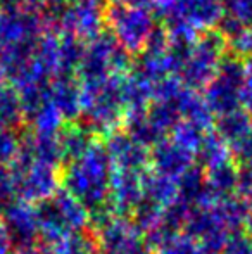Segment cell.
Masks as SVG:
<instances>
[{
    "label": "cell",
    "mask_w": 252,
    "mask_h": 254,
    "mask_svg": "<svg viewBox=\"0 0 252 254\" xmlns=\"http://www.w3.org/2000/svg\"><path fill=\"white\" fill-rule=\"evenodd\" d=\"M112 163L105 147L90 145L83 156L67 163L61 185L87 211H94L109 204V185L112 177Z\"/></svg>",
    "instance_id": "obj_1"
},
{
    "label": "cell",
    "mask_w": 252,
    "mask_h": 254,
    "mask_svg": "<svg viewBox=\"0 0 252 254\" xmlns=\"http://www.w3.org/2000/svg\"><path fill=\"white\" fill-rule=\"evenodd\" d=\"M10 177H12L14 192L17 199L31 206L54 197L55 192L61 189V177L57 173V168L47 166V164L33 163L24 171Z\"/></svg>",
    "instance_id": "obj_2"
},
{
    "label": "cell",
    "mask_w": 252,
    "mask_h": 254,
    "mask_svg": "<svg viewBox=\"0 0 252 254\" xmlns=\"http://www.w3.org/2000/svg\"><path fill=\"white\" fill-rule=\"evenodd\" d=\"M2 221L10 239V246L14 249L24 248L38 242V223L35 206L14 199L5 209L2 211Z\"/></svg>",
    "instance_id": "obj_3"
},
{
    "label": "cell",
    "mask_w": 252,
    "mask_h": 254,
    "mask_svg": "<svg viewBox=\"0 0 252 254\" xmlns=\"http://www.w3.org/2000/svg\"><path fill=\"white\" fill-rule=\"evenodd\" d=\"M144 173V171H142ZM142 173L114 170L109 185V202L118 216H130L142 201Z\"/></svg>",
    "instance_id": "obj_4"
},
{
    "label": "cell",
    "mask_w": 252,
    "mask_h": 254,
    "mask_svg": "<svg viewBox=\"0 0 252 254\" xmlns=\"http://www.w3.org/2000/svg\"><path fill=\"white\" fill-rule=\"evenodd\" d=\"M105 152H107L114 170L142 173V171L149 170V164H151V152L147 151V147L137 144L128 135H112L107 142Z\"/></svg>",
    "instance_id": "obj_5"
},
{
    "label": "cell",
    "mask_w": 252,
    "mask_h": 254,
    "mask_svg": "<svg viewBox=\"0 0 252 254\" xmlns=\"http://www.w3.org/2000/svg\"><path fill=\"white\" fill-rule=\"evenodd\" d=\"M152 171L178 182V178L194 166V152L180 147L175 142H157L151 152Z\"/></svg>",
    "instance_id": "obj_6"
},
{
    "label": "cell",
    "mask_w": 252,
    "mask_h": 254,
    "mask_svg": "<svg viewBox=\"0 0 252 254\" xmlns=\"http://www.w3.org/2000/svg\"><path fill=\"white\" fill-rule=\"evenodd\" d=\"M142 195H144L142 199L155 204L161 209H166L178 197V185L171 178L145 170L142 173Z\"/></svg>",
    "instance_id": "obj_7"
},
{
    "label": "cell",
    "mask_w": 252,
    "mask_h": 254,
    "mask_svg": "<svg viewBox=\"0 0 252 254\" xmlns=\"http://www.w3.org/2000/svg\"><path fill=\"white\" fill-rule=\"evenodd\" d=\"M239 171L240 168L235 161H226L216 168H211L205 173V184L209 190L216 197H228L237 194V185H239Z\"/></svg>",
    "instance_id": "obj_8"
},
{
    "label": "cell",
    "mask_w": 252,
    "mask_h": 254,
    "mask_svg": "<svg viewBox=\"0 0 252 254\" xmlns=\"http://www.w3.org/2000/svg\"><path fill=\"white\" fill-rule=\"evenodd\" d=\"M194 159H197V166L202 170H211L219 164L232 161L230 147L219 135H207L202 138L197 151L194 152Z\"/></svg>",
    "instance_id": "obj_9"
},
{
    "label": "cell",
    "mask_w": 252,
    "mask_h": 254,
    "mask_svg": "<svg viewBox=\"0 0 252 254\" xmlns=\"http://www.w3.org/2000/svg\"><path fill=\"white\" fill-rule=\"evenodd\" d=\"M54 202L61 213L64 223L69 228V232H81L88 227V211L78 202L73 195L61 187L54 194Z\"/></svg>",
    "instance_id": "obj_10"
},
{
    "label": "cell",
    "mask_w": 252,
    "mask_h": 254,
    "mask_svg": "<svg viewBox=\"0 0 252 254\" xmlns=\"http://www.w3.org/2000/svg\"><path fill=\"white\" fill-rule=\"evenodd\" d=\"M44 246V244H42ZM49 254H99L97 239L92 230L73 232L62 237L50 248H45Z\"/></svg>",
    "instance_id": "obj_11"
},
{
    "label": "cell",
    "mask_w": 252,
    "mask_h": 254,
    "mask_svg": "<svg viewBox=\"0 0 252 254\" xmlns=\"http://www.w3.org/2000/svg\"><path fill=\"white\" fill-rule=\"evenodd\" d=\"M251 121L246 114L242 113H235L226 116L221 121V127H219V137L226 142V144H235L244 133L251 128Z\"/></svg>",
    "instance_id": "obj_12"
},
{
    "label": "cell",
    "mask_w": 252,
    "mask_h": 254,
    "mask_svg": "<svg viewBox=\"0 0 252 254\" xmlns=\"http://www.w3.org/2000/svg\"><path fill=\"white\" fill-rule=\"evenodd\" d=\"M199 251H201L199 242L190 235L180 232L166 242H162L159 248H155L152 254H199Z\"/></svg>",
    "instance_id": "obj_13"
},
{
    "label": "cell",
    "mask_w": 252,
    "mask_h": 254,
    "mask_svg": "<svg viewBox=\"0 0 252 254\" xmlns=\"http://www.w3.org/2000/svg\"><path fill=\"white\" fill-rule=\"evenodd\" d=\"M232 152L235 156V159L239 161L244 166H249L252 164V125L251 128L235 142V144L230 145Z\"/></svg>",
    "instance_id": "obj_14"
},
{
    "label": "cell",
    "mask_w": 252,
    "mask_h": 254,
    "mask_svg": "<svg viewBox=\"0 0 252 254\" xmlns=\"http://www.w3.org/2000/svg\"><path fill=\"white\" fill-rule=\"evenodd\" d=\"M16 197L14 192V182L7 166L0 164V211H3Z\"/></svg>",
    "instance_id": "obj_15"
},
{
    "label": "cell",
    "mask_w": 252,
    "mask_h": 254,
    "mask_svg": "<svg viewBox=\"0 0 252 254\" xmlns=\"http://www.w3.org/2000/svg\"><path fill=\"white\" fill-rule=\"evenodd\" d=\"M219 254H252V239L244 232L232 235Z\"/></svg>",
    "instance_id": "obj_16"
},
{
    "label": "cell",
    "mask_w": 252,
    "mask_h": 254,
    "mask_svg": "<svg viewBox=\"0 0 252 254\" xmlns=\"http://www.w3.org/2000/svg\"><path fill=\"white\" fill-rule=\"evenodd\" d=\"M17 151H19V147H17L16 138L7 131L0 130V164L5 166L7 163H12Z\"/></svg>",
    "instance_id": "obj_17"
},
{
    "label": "cell",
    "mask_w": 252,
    "mask_h": 254,
    "mask_svg": "<svg viewBox=\"0 0 252 254\" xmlns=\"http://www.w3.org/2000/svg\"><path fill=\"white\" fill-rule=\"evenodd\" d=\"M14 254H49V251L45 249V246L40 244V242H35V244L14 249Z\"/></svg>",
    "instance_id": "obj_18"
},
{
    "label": "cell",
    "mask_w": 252,
    "mask_h": 254,
    "mask_svg": "<svg viewBox=\"0 0 252 254\" xmlns=\"http://www.w3.org/2000/svg\"><path fill=\"white\" fill-rule=\"evenodd\" d=\"M12 246H10V239L7 235V230L3 227V221L0 218V254H9Z\"/></svg>",
    "instance_id": "obj_19"
}]
</instances>
